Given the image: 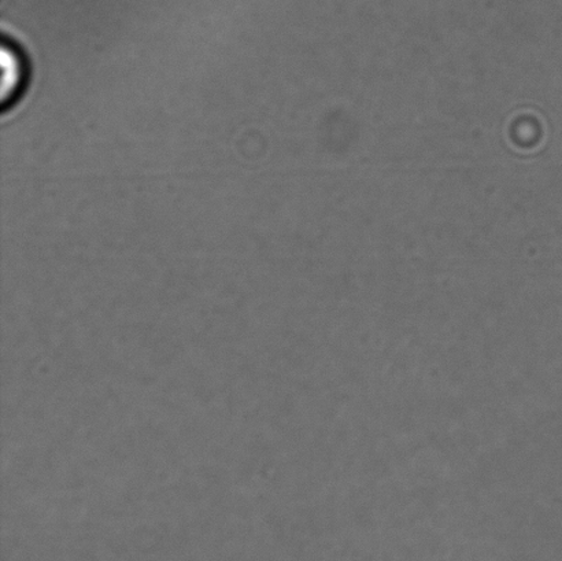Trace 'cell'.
<instances>
[{"mask_svg": "<svg viewBox=\"0 0 562 561\" xmlns=\"http://www.w3.org/2000/svg\"><path fill=\"white\" fill-rule=\"evenodd\" d=\"M2 102H14L22 88L26 77L24 57L14 44H3L2 48Z\"/></svg>", "mask_w": 562, "mask_h": 561, "instance_id": "1", "label": "cell"}]
</instances>
